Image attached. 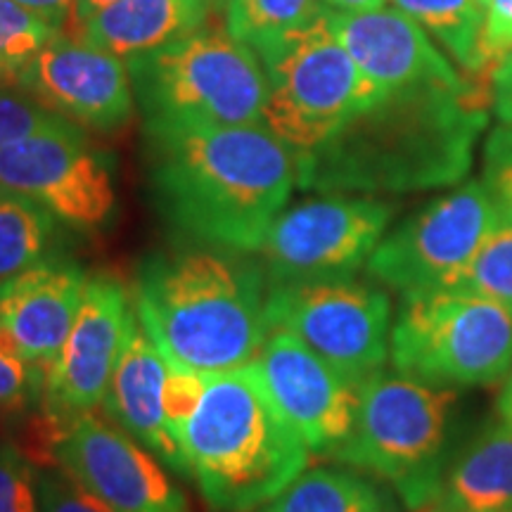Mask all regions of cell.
I'll list each match as a JSON object with an SVG mask.
<instances>
[{"instance_id": "obj_39", "label": "cell", "mask_w": 512, "mask_h": 512, "mask_svg": "<svg viewBox=\"0 0 512 512\" xmlns=\"http://www.w3.org/2000/svg\"><path fill=\"white\" fill-rule=\"evenodd\" d=\"M408 512H463V510L453 508V505L439 501V498H432V501L422 503V505H418V508H413V510H408Z\"/></svg>"}, {"instance_id": "obj_32", "label": "cell", "mask_w": 512, "mask_h": 512, "mask_svg": "<svg viewBox=\"0 0 512 512\" xmlns=\"http://www.w3.org/2000/svg\"><path fill=\"white\" fill-rule=\"evenodd\" d=\"M482 183L501 214L512 221V124L494 128L486 138Z\"/></svg>"}, {"instance_id": "obj_30", "label": "cell", "mask_w": 512, "mask_h": 512, "mask_svg": "<svg viewBox=\"0 0 512 512\" xmlns=\"http://www.w3.org/2000/svg\"><path fill=\"white\" fill-rule=\"evenodd\" d=\"M62 121L67 119L48 110L22 88L0 86V147Z\"/></svg>"}, {"instance_id": "obj_17", "label": "cell", "mask_w": 512, "mask_h": 512, "mask_svg": "<svg viewBox=\"0 0 512 512\" xmlns=\"http://www.w3.org/2000/svg\"><path fill=\"white\" fill-rule=\"evenodd\" d=\"M86 283L88 273L57 252L0 283V335L43 375L67 342Z\"/></svg>"}, {"instance_id": "obj_1", "label": "cell", "mask_w": 512, "mask_h": 512, "mask_svg": "<svg viewBox=\"0 0 512 512\" xmlns=\"http://www.w3.org/2000/svg\"><path fill=\"white\" fill-rule=\"evenodd\" d=\"M491 91L401 86L380 91L311 152L299 157V188L320 195H406L448 188L472 166Z\"/></svg>"}, {"instance_id": "obj_36", "label": "cell", "mask_w": 512, "mask_h": 512, "mask_svg": "<svg viewBox=\"0 0 512 512\" xmlns=\"http://www.w3.org/2000/svg\"><path fill=\"white\" fill-rule=\"evenodd\" d=\"M496 418L512 430V366L501 380V392L496 396Z\"/></svg>"}, {"instance_id": "obj_6", "label": "cell", "mask_w": 512, "mask_h": 512, "mask_svg": "<svg viewBox=\"0 0 512 512\" xmlns=\"http://www.w3.org/2000/svg\"><path fill=\"white\" fill-rule=\"evenodd\" d=\"M145 126H249L264 121L266 72L247 43L221 29L128 60Z\"/></svg>"}, {"instance_id": "obj_27", "label": "cell", "mask_w": 512, "mask_h": 512, "mask_svg": "<svg viewBox=\"0 0 512 512\" xmlns=\"http://www.w3.org/2000/svg\"><path fill=\"white\" fill-rule=\"evenodd\" d=\"M57 34L60 31L15 0H0V86L15 83Z\"/></svg>"}, {"instance_id": "obj_20", "label": "cell", "mask_w": 512, "mask_h": 512, "mask_svg": "<svg viewBox=\"0 0 512 512\" xmlns=\"http://www.w3.org/2000/svg\"><path fill=\"white\" fill-rule=\"evenodd\" d=\"M207 17L209 0H117L81 19L79 36L131 60L202 29Z\"/></svg>"}, {"instance_id": "obj_10", "label": "cell", "mask_w": 512, "mask_h": 512, "mask_svg": "<svg viewBox=\"0 0 512 512\" xmlns=\"http://www.w3.org/2000/svg\"><path fill=\"white\" fill-rule=\"evenodd\" d=\"M392 216L394 204L368 195H320L283 209L256 249L266 285L356 275Z\"/></svg>"}, {"instance_id": "obj_14", "label": "cell", "mask_w": 512, "mask_h": 512, "mask_svg": "<svg viewBox=\"0 0 512 512\" xmlns=\"http://www.w3.org/2000/svg\"><path fill=\"white\" fill-rule=\"evenodd\" d=\"M133 302L112 275H88L81 309L67 342L43 377L41 411L46 432L83 413L100 411L124 349Z\"/></svg>"}, {"instance_id": "obj_33", "label": "cell", "mask_w": 512, "mask_h": 512, "mask_svg": "<svg viewBox=\"0 0 512 512\" xmlns=\"http://www.w3.org/2000/svg\"><path fill=\"white\" fill-rule=\"evenodd\" d=\"M512 53V0H489L479 36V74L496 69Z\"/></svg>"}, {"instance_id": "obj_35", "label": "cell", "mask_w": 512, "mask_h": 512, "mask_svg": "<svg viewBox=\"0 0 512 512\" xmlns=\"http://www.w3.org/2000/svg\"><path fill=\"white\" fill-rule=\"evenodd\" d=\"M15 3L34 12L55 31H62L69 17H76V0H15Z\"/></svg>"}, {"instance_id": "obj_25", "label": "cell", "mask_w": 512, "mask_h": 512, "mask_svg": "<svg viewBox=\"0 0 512 512\" xmlns=\"http://www.w3.org/2000/svg\"><path fill=\"white\" fill-rule=\"evenodd\" d=\"M320 0H228L226 31L249 48L261 50L325 15Z\"/></svg>"}, {"instance_id": "obj_18", "label": "cell", "mask_w": 512, "mask_h": 512, "mask_svg": "<svg viewBox=\"0 0 512 512\" xmlns=\"http://www.w3.org/2000/svg\"><path fill=\"white\" fill-rule=\"evenodd\" d=\"M328 22L351 60L380 91L401 86L465 88L467 81L434 48L425 29L399 8L328 10Z\"/></svg>"}, {"instance_id": "obj_37", "label": "cell", "mask_w": 512, "mask_h": 512, "mask_svg": "<svg viewBox=\"0 0 512 512\" xmlns=\"http://www.w3.org/2000/svg\"><path fill=\"white\" fill-rule=\"evenodd\" d=\"M325 5L335 10H349V12H361V10H375L382 8L384 0H323Z\"/></svg>"}, {"instance_id": "obj_29", "label": "cell", "mask_w": 512, "mask_h": 512, "mask_svg": "<svg viewBox=\"0 0 512 512\" xmlns=\"http://www.w3.org/2000/svg\"><path fill=\"white\" fill-rule=\"evenodd\" d=\"M38 472L22 446L0 439V512H41Z\"/></svg>"}, {"instance_id": "obj_16", "label": "cell", "mask_w": 512, "mask_h": 512, "mask_svg": "<svg viewBox=\"0 0 512 512\" xmlns=\"http://www.w3.org/2000/svg\"><path fill=\"white\" fill-rule=\"evenodd\" d=\"M48 110L93 131H117L133 114V86L121 57L57 34L17 76Z\"/></svg>"}, {"instance_id": "obj_19", "label": "cell", "mask_w": 512, "mask_h": 512, "mask_svg": "<svg viewBox=\"0 0 512 512\" xmlns=\"http://www.w3.org/2000/svg\"><path fill=\"white\" fill-rule=\"evenodd\" d=\"M169 370L171 363L166 361L162 349L152 342V337L138 320V313L133 311L124 349H121L100 411L140 441L147 451L155 453L169 470L185 477L181 446L171 434L169 420H166Z\"/></svg>"}, {"instance_id": "obj_8", "label": "cell", "mask_w": 512, "mask_h": 512, "mask_svg": "<svg viewBox=\"0 0 512 512\" xmlns=\"http://www.w3.org/2000/svg\"><path fill=\"white\" fill-rule=\"evenodd\" d=\"M328 10L309 27L256 50L268 86L261 124L299 157L328 140L380 93L339 43Z\"/></svg>"}, {"instance_id": "obj_34", "label": "cell", "mask_w": 512, "mask_h": 512, "mask_svg": "<svg viewBox=\"0 0 512 512\" xmlns=\"http://www.w3.org/2000/svg\"><path fill=\"white\" fill-rule=\"evenodd\" d=\"M491 105L503 124H512V53L496 64L491 76Z\"/></svg>"}, {"instance_id": "obj_15", "label": "cell", "mask_w": 512, "mask_h": 512, "mask_svg": "<svg viewBox=\"0 0 512 512\" xmlns=\"http://www.w3.org/2000/svg\"><path fill=\"white\" fill-rule=\"evenodd\" d=\"M254 368L306 448L335 458L354 427L356 384L285 330H268Z\"/></svg>"}, {"instance_id": "obj_2", "label": "cell", "mask_w": 512, "mask_h": 512, "mask_svg": "<svg viewBox=\"0 0 512 512\" xmlns=\"http://www.w3.org/2000/svg\"><path fill=\"white\" fill-rule=\"evenodd\" d=\"M147 181L188 242L254 254L299 183V155L264 124L145 126Z\"/></svg>"}, {"instance_id": "obj_4", "label": "cell", "mask_w": 512, "mask_h": 512, "mask_svg": "<svg viewBox=\"0 0 512 512\" xmlns=\"http://www.w3.org/2000/svg\"><path fill=\"white\" fill-rule=\"evenodd\" d=\"M178 446L185 477L211 512L256 510L302 475L311 458L254 363L204 375Z\"/></svg>"}, {"instance_id": "obj_38", "label": "cell", "mask_w": 512, "mask_h": 512, "mask_svg": "<svg viewBox=\"0 0 512 512\" xmlns=\"http://www.w3.org/2000/svg\"><path fill=\"white\" fill-rule=\"evenodd\" d=\"M117 3V0H76V22L95 15V12L107 8V5Z\"/></svg>"}, {"instance_id": "obj_3", "label": "cell", "mask_w": 512, "mask_h": 512, "mask_svg": "<svg viewBox=\"0 0 512 512\" xmlns=\"http://www.w3.org/2000/svg\"><path fill=\"white\" fill-rule=\"evenodd\" d=\"M266 292L259 259L190 242L138 266L133 309L171 366L214 375L259 356L268 335Z\"/></svg>"}, {"instance_id": "obj_23", "label": "cell", "mask_w": 512, "mask_h": 512, "mask_svg": "<svg viewBox=\"0 0 512 512\" xmlns=\"http://www.w3.org/2000/svg\"><path fill=\"white\" fill-rule=\"evenodd\" d=\"M60 223L17 192L0 188V283L55 254Z\"/></svg>"}, {"instance_id": "obj_31", "label": "cell", "mask_w": 512, "mask_h": 512, "mask_svg": "<svg viewBox=\"0 0 512 512\" xmlns=\"http://www.w3.org/2000/svg\"><path fill=\"white\" fill-rule=\"evenodd\" d=\"M38 498L41 512H112L60 465L38 472Z\"/></svg>"}, {"instance_id": "obj_28", "label": "cell", "mask_w": 512, "mask_h": 512, "mask_svg": "<svg viewBox=\"0 0 512 512\" xmlns=\"http://www.w3.org/2000/svg\"><path fill=\"white\" fill-rule=\"evenodd\" d=\"M43 377L0 335V422H17L41 408Z\"/></svg>"}, {"instance_id": "obj_24", "label": "cell", "mask_w": 512, "mask_h": 512, "mask_svg": "<svg viewBox=\"0 0 512 512\" xmlns=\"http://www.w3.org/2000/svg\"><path fill=\"white\" fill-rule=\"evenodd\" d=\"M394 8L430 29L465 72L479 76V36L484 5L479 0H392Z\"/></svg>"}, {"instance_id": "obj_11", "label": "cell", "mask_w": 512, "mask_h": 512, "mask_svg": "<svg viewBox=\"0 0 512 512\" xmlns=\"http://www.w3.org/2000/svg\"><path fill=\"white\" fill-rule=\"evenodd\" d=\"M501 216L482 181H467L384 233L366 273L387 290L439 292L463 271Z\"/></svg>"}, {"instance_id": "obj_40", "label": "cell", "mask_w": 512, "mask_h": 512, "mask_svg": "<svg viewBox=\"0 0 512 512\" xmlns=\"http://www.w3.org/2000/svg\"><path fill=\"white\" fill-rule=\"evenodd\" d=\"M479 3H482V5H484V8H486V3H489V0H479Z\"/></svg>"}, {"instance_id": "obj_13", "label": "cell", "mask_w": 512, "mask_h": 512, "mask_svg": "<svg viewBox=\"0 0 512 512\" xmlns=\"http://www.w3.org/2000/svg\"><path fill=\"white\" fill-rule=\"evenodd\" d=\"M46 439L53 465L112 512H195L162 460L102 411L64 422Z\"/></svg>"}, {"instance_id": "obj_21", "label": "cell", "mask_w": 512, "mask_h": 512, "mask_svg": "<svg viewBox=\"0 0 512 512\" xmlns=\"http://www.w3.org/2000/svg\"><path fill=\"white\" fill-rule=\"evenodd\" d=\"M463 512H512V430L491 420L453 448L437 496Z\"/></svg>"}, {"instance_id": "obj_7", "label": "cell", "mask_w": 512, "mask_h": 512, "mask_svg": "<svg viewBox=\"0 0 512 512\" xmlns=\"http://www.w3.org/2000/svg\"><path fill=\"white\" fill-rule=\"evenodd\" d=\"M389 361L399 373L439 387L501 382L512 366V306L451 290L401 297Z\"/></svg>"}, {"instance_id": "obj_5", "label": "cell", "mask_w": 512, "mask_h": 512, "mask_svg": "<svg viewBox=\"0 0 512 512\" xmlns=\"http://www.w3.org/2000/svg\"><path fill=\"white\" fill-rule=\"evenodd\" d=\"M456 406L458 389L377 370L358 384L354 427L335 458L387 484L403 508H418L437 496Z\"/></svg>"}, {"instance_id": "obj_22", "label": "cell", "mask_w": 512, "mask_h": 512, "mask_svg": "<svg viewBox=\"0 0 512 512\" xmlns=\"http://www.w3.org/2000/svg\"><path fill=\"white\" fill-rule=\"evenodd\" d=\"M399 503L387 484L354 467H313L252 512H399Z\"/></svg>"}, {"instance_id": "obj_12", "label": "cell", "mask_w": 512, "mask_h": 512, "mask_svg": "<svg viewBox=\"0 0 512 512\" xmlns=\"http://www.w3.org/2000/svg\"><path fill=\"white\" fill-rule=\"evenodd\" d=\"M0 188L74 230L105 226L117 204L110 162L69 119L0 147Z\"/></svg>"}, {"instance_id": "obj_26", "label": "cell", "mask_w": 512, "mask_h": 512, "mask_svg": "<svg viewBox=\"0 0 512 512\" xmlns=\"http://www.w3.org/2000/svg\"><path fill=\"white\" fill-rule=\"evenodd\" d=\"M446 290L512 306V221L508 216H498L494 228Z\"/></svg>"}, {"instance_id": "obj_9", "label": "cell", "mask_w": 512, "mask_h": 512, "mask_svg": "<svg viewBox=\"0 0 512 512\" xmlns=\"http://www.w3.org/2000/svg\"><path fill=\"white\" fill-rule=\"evenodd\" d=\"M268 330H285L356 387L389 363L392 299L358 275L268 287Z\"/></svg>"}]
</instances>
